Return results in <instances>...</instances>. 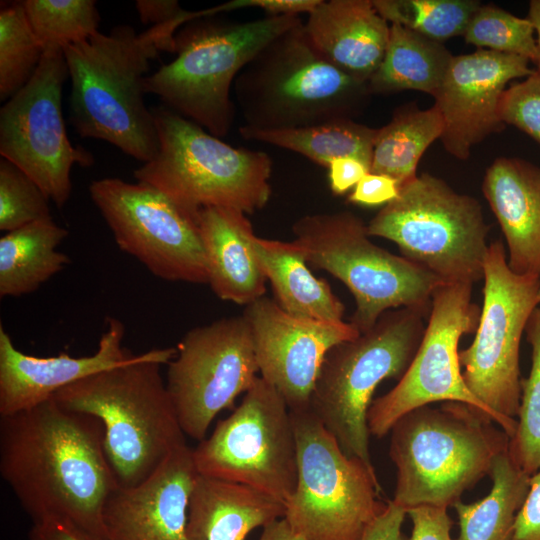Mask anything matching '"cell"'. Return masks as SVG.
I'll return each mask as SVG.
<instances>
[{"label":"cell","mask_w":540,"mask_h":540,"mask_svg":"<svg viewBox=\"0 0 540 540\" xmlns=\"http://www.w3.org/2000/svg\"><path fill=\"white\" fill-rule=\"evenodd\" d=\"M482 192L504 235L509 268L540 278V166L496 158L486 170Z\"/></svg>","instance_id":"7402d4cb"},{"label":"cell","mask_w":540,"mask_h":540,"mask_svg":"<svg viewBox=\"0 0 540 540\" xmlns=\"http://www.w3.org/2000/svg\"><path fill=\"white\" fill-rule=\"evenodd\" d=\"M429 313L407 307L385 312L372 328L331 348L315 382L309 408L343 452L372 471L367 414L373 394L383 380L403 376Z\"/></svg>","instance_id":"ba28073f"},{"label":"cell","mask_w":540,"mask_h":540,"mask_svg":"<svg viewBox=\"0 0 540 540\" xmlns=\"http://www.w3.org/2000/svg\"><path fill=\"white\" fill-rule=\"evenodd\" d=\"M259 540H304L290 527L285 518L277 519L265 527Z\"/></svg>","instance_id":"7dc6e473"},{"label":"cell","mask_w":540,"mask_h":540,"mask_svg":"<svg viewBox=\"0 0 540 540\" xmlns=\"http://www.w3.org/2000/svg\"><path fill=\"white\" fill-rule=\"evenodd\" d=\"M539 304H540V290H539Z\"/></svg>","instance_id":"681fc988"},{"label":"cell","mask_w":540,"mask_h":540,"mask_svg":"<svg viewBox=\"0 0 540 540\" xmlns=\"http://www.w3.org/2000/svg\"><path fill=\"white\" fill-rule=\"evenodd\" d=\"M490 476L492 488L486 497L470 504L459 500L452 505L459 522L457 540H512L531 476L515 464L508 449L496 457Z\"/></svg>","instance_id":"f1b7e54d"},{"label":"cell","mask_w":540,"mask_h":540,"mask_svg":"<svg viewBox=\"0 0 540 540\" xmlns=\"http://www.w3.org/2000/svg\"><path fill=\"white\" fill-rule=\"evenodd\" d=\"M481 410L447 401L425 405L396 421L389 455L397 469L392 501L406 509L446 507L484 476L510 437Z\"/></svg>","instance_id":"277c9868"},{"label":"cell","mask_w":540,"mask_h":540,"mask_svg":"<svg viewBox=\"0 0 540 540\" xmlns=\"http://www.w3.org/2000/svg\"><path fill=\"white\" fill-rule=\"evenodd\" d=\"M532 347L528 378L522 379L517 428L509 439L508 452L515 464L532 476L540 470V307L532 312L525 328Z\"/></svg>","instance_id":"e575fe53"},{"label":"cell","mask_w":540,"mask_h":540,"mask_svg":"<svg viewBox=\"0 0 540 540\" xmlns=\"http://www.w3.org/2000/svg\"><path fill=\"white\" fill-rule=\"evenodd\" d=\"M412 521V531L402 540H452L453 525L446 507L422 505L407 510Z\"/></svg>","instance_id":"f35d334b"},{"label":"cell","mask_w":540,"mask_h":540,"mask_svg":"<svg viewBox=\"0 0 540 540\" xmlns=\"http://www.w3.org/2000/svg\"><path fill=\"white\" fill-rule=\"evenodd\" d=\"M233 87L244 126L257 130L354 119L372 95L368 82L341 71L316 50L304 22L267 44Z\"/></svg>","instance_id":"5b68a950"},{"label":"cell","mask_w":540,"mask_h":540,"mask_svg":"<svg viewBox=\"0 0 540 540\" xmlns=\"http://www.w3.org/2000/svg\"><path fill=\"white\" fill-rule=\"evenodd\" d=\"M201 17L176 33V58L144 81L145 93L200 125L228 135L235 106L231 87L243 68L273 39L303 22L300 16H266L247 22Z\"/></svg>","instance_id":"8992f818"},{"label":"cell","mask_w":540,"mask_h":540,"mask_svg":"<svg viewBox=\"0 0 540 540\" xmlns=\"http://www.w3.org/2000/svg\"><path fill=\"white\" fill-rule=\"evenodd\" d=\"M94 354L66 353L38 357L18 350L0 325V416L30 409L59 390L103 370L126 362L133 354L122 347L124 324L109 317Z\"/></svg>","instance_id":"44dd1931"},{"label":"cell","mask_w":540,"mask_h":540,"mask_svg":"<svg viewBox=\"0 0 540 540\" xmlns=\"http://www.w3.org/2000/svg\"><path fill=\"white\" fill-rule=\"evenodd\" d=\"M321 0H232L220 4L221 12H229L242 8H260L267 16H299L302 13L308 15L316 8Z\"/></svg>","instance_id":"7bdbcfd3"},{"label":"cell","mask_w":540,"mask_h":540,"mask_svg":"<svg viewBox=\"0 0 540 540\" xmlns=\"http://www.w3.org/2000/svg\"><path fill=\"white\" fill-rule=\"evenodd\" d=\"M167 364L166 386L185 435L201 441L216 415L255 382L259 372L243 315L188 331Z\"/></svg>","instance_id":"e0dca14e"},{"label":"cell","mask_w":540,"mask_h":540,"mask_svg":"<svg viewBox=\"0 0 540 540\" xmlns=\"http://www.w3.org/2000/svg\"><path fill=\"white\" fill-rule=\"evenodd\" d=\"M200 475L243 484L284 504L297 483V444L291 410L260 376L227 418L193 449Z\"/></svg>","instance_id":"7c38bea8"},{"label":"cell","mask_w":540,"mask_h":540,"mask_svg":"<svg viewBox=\"0 0 540 540\" xmlns=\"http://www.w3.org/2000/svg\"><path fill=\"white\" fill-rule=\"evenodd\" d=\"M399 194V184L391 177L368 172L354 187L348 197L351 203L377 206L394 200Z\"/></svg>","instance_id":"ab89813d"},{"label":"cell","mask_w":540,"mask_h":540,"mask_svg":"<svg viewBox=\"0 0 540 540\" xmlns=\"http://www.w3.org/2000/svg\"><path fill=\"white\" fill-rule=\"evenodd\" d=\"M472 286L442 284L433 292L415 356L398 383L370 405L367 423L371 435L385 436L398 419L416 408L454 401L481 410L512 437V428L477 399L463 380L459 340L476 332L481 311L472 301Z\"/></svg>","instance_id":"5bb4252c"},{"label":"cell","mask_w":540,"mask_h":540,"mask_svg":"<svg viewBox=\"0 0 540 540\" xmlns=\"http://www.w3.org/2000/svg\"><path fill=\"white\" fill-rule=\"evenodd\" d=\"M197 475L193 449H176L146 480L118 486L102 514L107 540H188L189 497Z\"/></svg>","instance_id":"ffe728a7"},{"label":"cell","mask_w":540,"mask_h":540,"mask_svg":"<svg viewBox=\"0 0 540 540\" xmlns=\"http://www.w3.org/2000/svg\"><path fill=\"white\" fill-rule=\"evenodd\" d=\"M176 352L168 347L132 355L52 396L62 407L102 423L106 456L121 487L140 484L186 444L161 376L162 365Z\"/></svg>","instance_id":"3957f363"},{"label":"cell","mask_w":540,"mask_h":540,"mask_svg":"<svg viewBox=\"0 0 540 540\" xmlns=\"http://www.w3.org/2000/svg\"><path fill=\"white\" fill-rule=\"evenodd\" d=\"M44 48L27 19L23 1L1 2L0 100L20 91L36 72Z\"/></svg>","instance_id":"1f68e13d"},{"label":"cell","mask_w":540,"mask_h":540,"mask_svg":"<svg viewBox=\"0 0 540 540\" xmlns=\"http://www.w3.org/2000/svg\"><path fill=\"white\" fill-rule=\"evenodd\" d=\"M196 221L214 294L245 306L263 297L267 278L252 245L255 233L246 214L209 207L198 212Z\"/></svg>","instance_id":"cb8c5ba5"},{"label":"cell","mask_w":540,"mask_h":540,"mask_svg":"<svg viewBox=\"0 0 540 540\" xmlns=\"http://www.w3.org/2000/svg\"><path fill=\"white\" fill-rule=\"evenodd\" d=\"M499 117L540 145V68L506 88L499 103Z\"/></svg>","instance_id":"74e56055"},{"label":"cell","mask_w":540,"mask_h":540,"mask_svg":"<svg viewBox=\"0 0 540 540\" xmlns=\"http://www.w3.org/2000/svg\"><path fill=\"white\" fill-rule=\"evenodd\" d=\"M68 77L63 49L48 47L31 80L0 109L1 157L23 170L58 208L71 196L72 167L94 163L66 132L62 91Z\"/></svg>","instance_id":"2e32d148"},{"label":"cell","mask_w":540,"mask_h":540,"mask_svg":"<svg viewBox=\"0 0 540 540\" xmlns=\"http://www.w3.org/2000/svg\"><path fill=\"white\" fill-rule=\"evenodd\" d=\"M512 540H540V470L530 477L527 496L516 516Z\"/></svg>","instance_id":"60d3db41"},{"label":"cell","mask_w":540,"mask_h":540,"mask_svg":"<svg viewBox=\"0 0 540 540\" xmlns=\"http://www.w3.org/2000/svg\"><path fill=\"white\" fill-rule=\"evenodd\" d=\"M49 198L14 163L0 159V230L9 232L35 221L52 218Z\"/></svg>","instance_id":"8d00e7d4"},{"label":"cell","mask_w":540,"mask_h":540,"mask_svg":"<svg viewBox=\"0 0 540 540\" xmlns=\"http://www.w3.org/2000/svg\"><path fill=\"white\" fill-rule=\"evenodd\" d=\"M453 59L440 42L406 27L390 24L384 58L368 81L371 94L417 90L432 96L440 88Z\"/></svg>","instance_id":"83f0119b"},{"label":"cell","mask_w":540,"mask_h":540,"mask_svg":"<svg viewBox=\"0 0 540 540\" xmlns=\"http://www.w3.org/2000/svg\"><path fill=\"white\" fill-rule=\"evenodd\" d=\"M28 540H107L62 517L33 521Z\"/></svg>","instance_id":"b9f144b4"},{"label":"cell","mask_w":540,"mask_h":540,"mask_svg":"<svg viewBox=\"0 0 540 540\" xmlns=\"http://www.w3.org/2000/svg\"><path fill=\"white\" fill-rule=\"evenodd\" d=\"M242 315L251 330L260 377L283 396L290 410L309 408L327 353L360 334L350 322L290 315L264 296L246 305Z\"/></svg>","instance_id":"ac0fdd59"},{"label":"cell","mask_w":540,"mask_h":540,"mask_svg":"<svg viewBox=\"0 0 540 540\" xmlns=\"http://www.w3.org/2000/svg\"><path fill=\"white\" fill-rule=\"evenodd\" d=\"M88 190L123 252L160 279L208 284L196 218L166 194L150 184L120 178L95 180Z\"/></svg>","instance_id":"9a60e30c"},{"label":"cell","mask_w":540,"mask_h":540,"mask_svg":"<svg viewBox=\"0 0 540 540\" xmlns=\"http://www.w3.org/2000/svg\"><path fill=\"white\" fill-rule=\"evenodd\" d=\"M23 6L44 50L63 49L99 31L100 15L94 0H24Z\"/></svg>","instance_id":"836d02e7"},{"label":"cell","mask_w":540,"mask_h":540,"mask_svg":"<svg viewBox=\"0 0 540 540\" xmlns=\"http://www.w3.org/2000/svg\"><path fill=\"white\" fill-rule=\"evenodd\" d=\"M378 13L391 24L406 27L442 42L463 35L481 5L474 0H372Z\"/></svg>","instance_id":"d6a6232c"},{"label":"cell","mask_w":540,"mask_h":540,"mask_svg":"<svg viewBox=\"0 0 540 540\" xmlns=\"http://www.w3.org/2000/svg\"><path fill=\"white\" fill-rule=\"evenodd\" d=\"M291 414L298 474L283 518L304 540H361L387 505L376 472L347 456L310 408Z\"/></svg>","instance_id":"8fae6325"},{"label":"cell","mask_w":540,"mask_h":540,"mask_svg":"<svg viewBox=\"0 0 540 540\" xmlns=\"http://www.w3.org/2000/svg\"><path fill=\"white\" fill-rule=\"evenodd\" d=\"M329 183L331 190L337 194L347 192L368 173L370 169L362 161L343 157L333 160L329 166Z\"/></svg>","instance_id":"f6af8a7d"},{"label":"cell","mask_w":540,"mask_h":540,"mask_svg":"<svg viewBox=\"0 0 540 540\" xmlns=\"http://www.w3.org/2000/svg\"><path fill=\"white\" fill-rule=\"evenodd\" d=\"M293 240L307 263L342 281L355 299L350 323L363 333L385 312L407 307L430 311L439 278L370 240L367 225L349 211L298 219Z\"/></svg>","instance_id":"30bf717a"},{"label":"cell","mask_w":540,"mask_h":540,"mask_svg":"<svg viewBox=\"0 0 540 540\" xmlns=\"http://www.w3.org/2000/svg\"><path fill=\"white\" fill-rule=\"evenodd\" d=\"M435 105L419 109L416 103L398 107L391 120L377 129L370 172L393 178L399 187L417 176L419 160L443 132Z\"/></svg>","instance_id":"f546056e"},{"label":"cell","mask_w":540,"mask_h":540,"mask_svg":"<svg viewBox=\"0 0 540 540\" xmlns=\"http://www.w3.org/2000/svg\"><path fill=\"white\" fill-rule=\"evenodd\" d=\"M536 33V41L540 50V0H532L529 3L528 17Z\"/></svg>","instance_id":"c3c4849f"},{"label":"cell","mask_w":540,"mask_h":540,"mask_svg":"<svg viewBox=\"0 0 540 540\" xmlns=\"http://www.w3.org/2000/svg\"><path fill=\"white\" fill-rule=\"evenodd\" d=\"M284 502L252 487L197 473L189 497L188 540H245L283 518Z\"/></svg>","instance_id":"d4e9b609"},{"label":"cell","mask_w":540,"mask_h":540,"mask_svg":"<svg viewBox=\"0 0 540 540\" xmlns=\"http://www.w3.org/2000/svg\"><path fill=\"white\" fill-rule=\"evenodd\" d=\"M67 236L68 231L52 218L32 222L1 236V298L29 294L62 271L70 258L57 248Z\"/></svg>","instance_id":"4316f807"},{"label":"cell","mask_w":540,"mask_h":540,"mask_svg":"<svg viewBox=\"0 0 540 540\" xmlns=\"http://www.w3.org/2000/svg\"><path fill=\"white\" fill-rule=\"evenodd\" d=\"M483 280V305L474 340L459 351L462 376L471 393L514 434L522 393L520 342L539 305L540 278L514 273L504 245L495 241L489 244Z\"/></svg>","instance_id":"4fadbf2b"},{"label":"cell","mask_w":540,"mask_h":540,"mask_svg":"<svg viewBox=\"0 0 540 540\" xmlns=\"http://www.w3.org/2000/svg\"><path fill=\"white\" fill-rule=\"evenodd\" d=\"M529 63L487 49L453 56L433 96L444 125L440 140L450 155L466 160L473 146L504 129L499 117L501 97L509 82L534 71Z\"/></svg>","instance_id":"d6986e66"},{"label":"cell","mask_w":540,"mask_h":540,"mask_svg":"<svg viewBox=\"0 0 540 540\" xmlns=\"http://www.w3.org/2000/svg\"><path fill=\"white\" fill-rule=\"evenodd\" d=\"M136 9L143 24L160 25L186 13L176 0H138Z\"/></svg>","instance_id":"bcb514c9"},{"label":"cell","mask_w":540,"mask_h":540,"mask_svg":"<svg viewBox=\"0 0 540 540\" xmlns=\"http://www.w3.org/2000/svg\"><path fill=\"white\" fill-rule=\"evenodd\" d=\"M406 515V509L389 501L386 508L366 527L361 540H402L401 526Z\"/></svg>","instance_id":"ee69618b"},{"label":"cell","mask_w":540,"mask_h":540,"mask_svg":"<svg viewBox=\"0 0 540 540\" xmlns=\"http://www.w3.org/2000/svg\"><path fill=\"white\" fill-rule=\"evenodd\" d=\"M376 133L377 129L350 118L283 130H257L244 125L239 128L246 140L296 152L327 168L337 158L350 157L370 169Z\"/></svg>","instance_id":"4dcf8cb0"},{"label":"cell","mask_w":540,"mask_h":540,"mask_svg":"<svg viewBox=\"0 0 540 540\" xmlns=\"http://www.w3.org/2000/svg\"><path fill=\"white\" fill-rule=\"evenodd\" d=\"M158 151L134 171L196 218L201 209L230 208L252 214L271 197L269 154L233 147L166 106L150 108Z\"/></svg>","instance_id":"52a82bcc"},{"label":"cell","mask_w":540,"mask_h":540,"mask_svg":"<svg viewBox=\"0 0 540 540\" xmlns=\"http://www.w3.org/2000/svg\"><path fill=\"white\" fill-rule=\"evenodd\" d=\"M304 28L327 61L364 82L380 66L390 33L372 0H321Z\"/></svg>","instance_id":"603a6c76"},{"label":"cell","mask_w":540,"mask_h":540,"mask_svg":"<svg viewBox=\"0 0 540 540\" xmlns=\"http://www.w3.org/2000/svg\"><path fill=\"white\" fill-rule=\"evenodd\" d=\"M262 270L276 302L290 315L322 321H343L345 306L329 283L312 274L303 250L294 242L252 236Z\"/></svg>","instance_id":"484cf974"},{"label":"cell","mask_w":540,"mask_h":540,"mask_svg":"<svg viewBox=\"0 0 540 540\" xmlns=\"http://www.w3.org/2000/svg\"><path fill=\"white\" fill-rule=\"evenodd\" d=\"M0 474L32 522L62 517L104 536V506L119 486L94 416L52 398L0 416Z\"/></svg>","instance_id":"6da1fadb"},{"label":"cell","mask_w":540,"mask_h":540,"mask_svg":"<svg viewBox=\"0 0 540 540\" xmlns=\"http://www.w3.org/2000/svg\"><path fill=\"white\" fill-rule=\"evenodd\" d=\"M201 16L186 13L138 34L129 25L63 48L71 80L70 120L78 135L106 141L143 163L159 141L144 81L159 51L176 52V30Z\"/></svg>","instance_id":"7a4b0ae2"},{"label":"cell","mask_w":540,"mask_h":540,"mask_svg":"<svg viewBox=\"0 0 540 540\" xmlns=\"http://www.w3.org/2000/svg\"><path fill=\"white\" fill-rule=\"evenodd\" d=\"M528 18L517 17L497 6L481 4L472 15L463 37L478 49L516 55L540 68V50Z\"/></svg>","instance_id":"d590c367"},{"label":"cell","mask_w":540,"mask_h":540,"mask_svg":"<svg viewBox=\"0 0 540 540\" xmlns=\"http://www.w3.org/2000/svg\"><path fill=\"white\" fill-rule=\"evenodd\" d=\"M488 231L474 197L429 173L401 185L398 196L367 224L369 236L394 242L404 258L444 284L483 279Z\"/></svg>","instance_id":"9c48e42d"}]
</instances>
